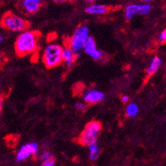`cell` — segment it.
I'll return each instance as SVG.
<instances>
[{"label": "cell", "instance_id": "1", "mask_svg": "<svg viewBox=\"0 0 166 166\" xmlns=\"http://www.w3.org/2000/svg\"><path fill=\"white\" fill-rule=\"evenodd\" d=\"M40 34L36 31L26 30L19 34L15 41V51L18 56L23 57L32 55L38 49Z\"/></svg>", "mask_w": 166, "mask_h": 166}, {"label": "cell", "instance_id": "2", "mask_svg": "<svg viewBox=\"0 0 166 166\" xmlns=\"http://www.w3.org/2000/svg\"><path fill=\"white\" fill-rule=\"evenodd\" d=\"M63 50L61 45L50 43L43 50L42 62L45 67L51 69L63 63Z\"/></svg>", "mask_w": 166, "mask_h": 166}, {"label": "cell", "instance_id": "3", "mask_svg": "<svg viewBox=\"0 0 166 166\" xmlns=\"http://www.w3.org/2000/svg\"><path fill=\"white\" fill-rule=\"evenodd\" d=\"M89 37V28L85 25H81L76 28L71 37L67 41L66 45L75 53H80L85 48V44Z\"/></svg>", "mask_w": 166, "mask_h": 166}, {"label": "cell", "instance_id": "4", "mask_svg": "<svg viewBox=\"0 0 166 166\" xmlns=\"http://www.w3.org/2000/svg\"><path fill=\"white\" fill-rule=\"evenodd\" d=\"M2 27L8 31L14 32H22L29 27V22L25 20L24 18L19 16L13 14L12 12H7L2 18L1 20Z\"/></svg>", "mask_w": 166, "mask_h": 166}, {"label": "cell", "instance_id": "5", "mask_svg": "<svg viewBox=\"0 0 166 166\" xmlns=\"http://www.w3.org/2000/svg\"><path fill=\"white\" fill-rule=\"evenodd\" d=\"M101 129H102V126L98 121H92L88 122L85 126V129L79 136L78 140L79 144L88 146L94 143H96Z\"/></svg>", "mask_w": 166, "mask_h": 166}, {"label": "cell", "instance_id": "6", "mask_svg": "<svg viewBox=\"0 0 166 166\" xmlns=\"http://www.w3.org/2000/svg\"><path fill=\"white\" fill-rule=\"evenodd\" d=\"M152 7L150 3H131L125 8V18L131 20L137 15H146L151 11Z\"/></svg>", "mask_w": 166, "mask_h": 166}, {"label": "cell", "instance_id": "7", "mask_svg": "<svg viewBox=\"0 0 166 166\" xmlns=\"http://www.w3.org/2000/svg\"><path fill=\"white\" fill-rule=\"evenodd\" d=\"M38 149H39L38 143H36V142L27 143L18 150V151L17 152V155H16V160L18 162L24 161L30 156L35 155L37 153Z\"/></svg>", "mask_w": 166, "mask_h": 166}, {"label": "cell", "instance_id": "8", "mask_svg": "<svg viewBox=\"0 0 166 166\" xmlns=\"http://www.w3.org/2000/svg\"><path fill=\"white\" fill-rule=\"evenodd\" d=\"M84 51L88 55H89L92 59H94L95 61H100L104 57V53L101 50L97 48L96 42L94 38L91 36L85 44Z\"/></svg>", "mask_w": 166, "mask_h": 166}, {"label": "cell", "instance_id": "9", "mask_svg": "<svg viewBox=\"0 0 166 166\" xmlns=\"http://www.w3.org/2000/svg\"><path fill=\"white\" fill-rule=\"evenodd\" d=\"M104 94L98 89H89L84 95V100L87 104H96L104 99Z\"/></svg>", "mask_w": 166, "mask_h": 166}, {"label": "cell", "instance_id": "10", "mask_svg": "<svg viewBox=\"0 0 166 166\" xmlns=\"http://www.w3.org/2000/svg\"><path fill=\"white\" fill-rule=\"evenodd\" d=\"M80 53H75L72 49L65 45L63 50V63L67 67H71L75 63L77 58L79 57Z\"/></svg>", "mask_w": 166, "mask_h": 166}, {"label": "cell", "instance_id": "11", "mask_svg": "<svg viewBox=\"0 0 166 166\" xmlns=\"http://www.w3.org/2000/svg\"><path fill=\"white\" fill-rule=\"evenodd\" d=\"M22 6L24 11L27 13H36L42 6V2L41 0H23L22 2Z\"/></svg>", "mask_w": 166, "mask_h": 166}, {"label": "cell", "instance_id": "12", "mask_svg": "<svg viewBox=\"0 0 166 166\" xmlns=\"http://www.w3.org/2000/svg\"><path fill=\"white\" fill-rule=\"evenodd\" d=\"M108 11V7L104 4L91 3L85 8V12L90 15H103Z\"/></svg>", "mask_w": 166, "mask_h": 166}, {"label": "cell", "instance_id": "13", "mask_svg": "<svg viewBox=\"0 0 166 166\" xmlns=\"http://www.w3.org/2000/svg\"><path fill=\"white\" fill-rule=\"evenodd\" d=\"M161 65H162V60L159 56H154L146 69V75L148 76L154 75L158 70H160Z\"/></svg>", "mask_w": 166, "mask_h": 166}, {"label": "cell", "instance_id": "14", "mask_svg": "<svg viewBox=\"0 0 166 166\" xmlns=\"http://www.w3.org/2000/svg\"><path fill=\"white\" fill-rule=\"evenodd\" d=\"M88 151H89V159L92 161L98 160V158L99 157L100 154V149L98 144L94 143L92 145H88Z\"/></svg>", "mask_w": 166, "mask_h": 166}, {"label": "cell", "instance_id": "15", "mask_svg": "<svg viewBox=\"0 0 166 166\" xmlns=\"http://www.w3.org/2000/svg\"><path fill=\"white\" fill-rule=\"evenodd\" d=\"M139 112V106L135 103H131L126 108V114L129 118H135Z\"/></svg>", "mask_w": 166, "mask_h": 166}, {"label": "cell", "instance_id": "16", "mask_svg": "<svg viewBox=\"0 0 166 166\" xmlns=\"http://www.w3.org/2000/svg\"><path fill=\"white\" fill-rule=\"evenodd\" d=\"M41 160L42 162H45V161H47V160H50L51 159H52V155L51 154V152H49V151H44L42 154H41Z\"/></svg>", "mask_w": 166, "mask_h": 166}, {"label": "cell", "instance_id": "17", "mask_svg": "<svg viewBox=\"0 0 166 166\" xmlns=\"http://www.w3.org/2000/svg\"><path fill=\"white\" fill-rule=\"evenodd\" d=\"M75 108L79 111H85V109L87 108V103L85 102H79V103H75Z\"/></svg>", "mask_w": 166, "mask_h": 166}, {"label": "cell", "instance_id": "18", "mask_svg": "<svg viewBox=\"0 0 166 166\" xmlns=\"http://www.w3.org/2000/svg\"><path fill=\"white\" fill-rule=\"evenodd\" d=\"M158 40H159L161 43H166V28L163 31V32H161V33L159 35Z\"/></svg>", "mask_w": 166, "mask_h": 166}, {"label": "cell", "instance_id": "19", "mask_svg": "<svg viewBox=\"0 0 166 166\" xmlns=\"http://www.w3.org/2000/svg\"><path fill=\"white\" fill-rule=\"evenodd\" d=\"M55 159L53 157L50 160L42 162V165L41 166H55Z\"/></svg>", "mask_w": 166, "mask_h": 166}, {"label": "cell", "instance_id": "20", "mask_svg": "<svg viewBox=\"0 0 166 166\" xmlns=\"http://www.w3.org/2000/svg\"><path fill=\"white\" fill-rule=\"evenodd\" d=\"M129 99H130V98L127 96V95H122L121 96V101H122V103H127L129 102Z\"/></svg>", "mask_w": 166, "mask_h": 166}, {"label": "cell", "instance_id": "21", "mask_svg": "<svg viewBox=\"0 0 166 166\" xmlns=\"http://www.w3.org/2000/svg\"><path fill=\"white\" fill-rule=\"evenodd\" d=\"M2 107H3V99L1 98V100H0V108H1V110H2Z\"/></svg>", "mask_w": 166, "mask_h": 166}, {"label": "cell", "instance_id": "22", "mask_svg": "<svg viewBox=\"0 0 166 166\" xmlns=\"http://www.w3.org/2000/svg\"><path fill=\"white\" fill-rule=\"evenodd\" d=\"M3 36L1 35V36H0V42L2 43L3 42Z\"/></svg>", "mask_w": 166, "mask_h": 166}]
</instances>
